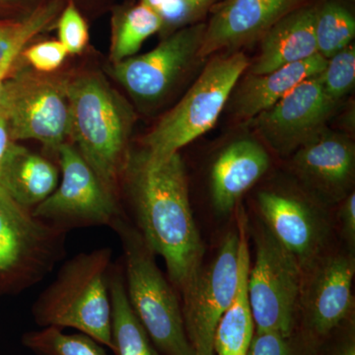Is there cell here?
I'll return each instance as SVG.
<instances>
[{"label": "cell", "mask_w": 355, "mask_h": 355, "mask_svg": "<svg viewBox=\"0 0 355 355\" xmlns=\"http://www.w3.org/2000/svg\"><path fill=\"white\" fill-rule=\"evenodd\" d=\"M121 177L133 225L154 254L164 260L168 279L180 297L207 254L191 209L183 159L178 153L155 160L142 149L128 154Z\"/></svg>", "instance_id": "obj_1"}, {"label": "cell", "mask_w": 355, "mask_h": 355, "mask_svg": "<svg viewBox=\"0 0 355 355\" xmlns=\"http://www.w3.org/2000/svg\"><path fill=\"white\" fill-rule=\"evenodd\" d=\"M112 258L110 248H100L65 261L33 305L36 323L43 328L76 329L112 349Z\"/></svg>", "instance_id": "obj_2"}, {"label": "cell", "mask_w": 355, "mask_h": 355, "mask_svg": "<svg viewBox=\"0 0 355 355\" xmlns=\"http://www.w3.org/2000/svg\"><path fill=\"white\" fill-rule=\"evenodd\" d=\"M70 135L103 186L116 197L127 161L132 114L120 96L97 74L69 80Z\"/></svg>", "instance_id": "obj_3"}, {"label": "cell", "mask_w": 355, "mask_h": 355, "mask_svg": "<svg viewBox=\"0 0 355 355\" xmlns=\"http://www.w3.org/2000/svg\"><path fill=\"white\" fill-rule=\"evenodd\" d=\"M110 227L123 248L128 301L156 349L162 355H195L184 329L179 294L159 268L155 254L123 214Z\"/></svg>", "instance_id": "obj_4"}, {"label": "cell", "mask_w": 355, "mask_h": 355, "mask_svg": "<svg viewBox=\"0 0 355 355\" xmlns=\"http://www.w3.org/2000/svg\"><path fill=\"white\" fill-rule=\"evenodd\" d=\"M249 64L239 51L212 58L181 101L144 137L147 155L169 157L211 130Z\"/></svg>", "instance_id": "obj_5"}, {"label": "cell", "mask_w": 355, "mask_h": 355, "mask_svg": "<svg viewBox=\"0 0 355 355\" xmlns=\"http://www.w3.org/2000/svg\"><path fill=\"white\" fill-rule=\"evenodd\" d=\"M248 233L254 246L248 277L254 331L291 336L298 329L301 266L258 217H248Z\"/></svg>", "instance_id": "obj_6"}, {"label": "cell", "mask_w": 355, "mask_h": 355, "mask_svg": "<svg viewBox=\"0 0 355 355\" xmlns=\"http://www.w3.org/2000/svg\"><path fill=\"white\" fill-rule=\"evenodd\" d=\"M301 270L297 330L318 345L354 318L355 252L336 240Z\"/></svg>", "instance_id": "obj_7"}, {"label": "cell", "mask_w": 355, "mask_h": 355, "mask_svg": "<svg viewBox=\"0 0 355 355\" xmlns=\"http://www.w3.org/2000/svg\"><path fill=\"white\" fill-rule=\"evenodd\" d=\"M67 233L0 186V282L16 289L36 286L64 258Z\"/></svg>", "instance_id": "obj_8"}, {"label": "cell", "mask_w": 355, "mask_h": 355, "mask_svg": "<svg viewBox=\"0 0 355 355\" xmlns=\"http://www.w3.org/2000/svg\"><path fill=\"white\" fill-rule=\"evenodd\" d=\"M237 221L222 236L210 258L181 294L184 329L195 355H214L217 324L234 298L239 273Z\"/></svg>", "instance_id": "obj_9"}, {"label": "cell", "mask_w": 355, "mask_h": 355, "mask_svg": "<svg viewBox=\"0 0 355 355\" xmlns=\"http://www.w3.org/2000/svg\"><path fill=\"white\" fill-rule=\"evenodd\" d=\"M57 153L62 179L33 214L67 232L91 226L110 227L121 214L116 197L103 186L76 146L64 142Z\"/></svg>", "instance_id": "obj_10"}, {"label": "cell", "mask_w": 355, "mask_h": 355, "mask_svg": "<svg viewBox=\"0 0 355 355\" xmlns=\"http://www.w3.org/2000/svg\"><path fill=\"white\" fill-rule=\"evenodd\" d=\"M64 79L23 73L6 80L1 105L11 139H33L57 151L70 135V105Z\"/></svg>", "instance_id": "obj_11"}, {"label": "cell", "mask_w": 355, "mask_h": 355, "mask_svg": "<svg viewBox=\"0 0 355 355\" xmlns=\"http://www.w3.org/2000/svg\"><path fill=\"white\" fill-rule=\"evenodd\" d=\"M256 200L258 218L295 257L301 268L338 240L328 205L309 193L265 189Z\"/></svg>", "instance_id": "obj_12"}, {"label": "cell", "mask_w": 355, "mask_h": 355, "mask_svg": "<svg viewBox=\"0 0 355 355\" xmlns=\"http://www.w3.org/2000/svg\"><path fill=\"white\" fill-rule=\"evenodd\" d=\"M205 27L207 24L198 23L182 28L154 50L114 62L112 74L135 99L157 101L198 58Z\"/></svg>", "instance_id": "obj_13"}, {"label": "cell", "mask_w": 355, "mask_h": 355, "mask_svg": "<svg viewBox=\"0 0 355 355\" xmlns=\"http://www.w3.org/2000/svg\"><path fill=\"white\" fill-rule=\"evenodd\" d=\"M335 106L317 76L299 84L254 121L270 146L287 154L320 132Z\"/></svg>", "instance_id": "obj_14"}, {"label": "cell", "mask_w": 355, "mask_h": 355, "mask_svg": "<svg viewBox=\"0 0 355 355\" xmlns=\"http://www.w3.org/2000/svg\"><path fill=\"white\" fill-rule=\"evenodd\" d=\"M291 166L307 193L328 207L335 205L352 193L354 144L343 135L322 128L296 149Z\"/></svg>", "instance_id": "obj_15"}, {"label": "cell", "mask_w": 355, "mask_h": 355, "mask_svg": "<svg viewBox=\"0 0 355 355\" xmlns=\"http://www.w3.org/2000/svg\"><path fill=\"white\" fill-rule=\"evenodd\" d=\"M302 0H224L205 27L198 58L251 43Z\"/></svg>", "instance_id": "obj_16"}, {"label": "cell", "mask_w": 355, "mask_h": 355, "mask_svg": "<svg viewBox=\"0 0 355 355\" xmlns=\"http://www.w3.org/2000/svg\"><path fill=\"white\" fill-rule=\"evenodd\" d=\"M270 157L253 139L235 140L218 154L210 168V200L222 219L235 214L243 196L265 176Z\"/></svg>", "instance_id": "obj_17"}, {"label": "cell", "mask_w": 355, "mask_h": 355, "mask_svg": "<svg viewBox=\"0 0 355 355\" xmlns=\"http://www.w3.org/2000/svg\"><path fill=\"white\" fill-rule=\"evenodd\" d=\"M317 7L294 8L263 34L261 53L250 74L261 76L318 53L315 38Z\"/></svg>", "instance_id": "obj_18"}, {"label": "cell", "mask_w": 355, "mask_h": 355, "mask_svg": "<svg viewBox=\"0 0 355 355\" xmlns=\"http://www.w3.org/2000/svg\"><path fill=\"white\" fill-rule=\"evenodd\" d=\"M239 229V273L234 298L222 315L214 336V354L248 355L254 335V322L249 293L250 259L248 216L242 207L235 212Z\"/></svg>", "instance_id": "obj_19"}, {"label": "cell", "mask_w": 355, "mask_h": 355, "mask_svg": "<svg viewBox=\"0 0 355 355\" xmlns=\"http://www.w3.org/2000/svg\"><path fill=\"white\" fill-rule=\"evenodd\" d=\"M327 62L320 53L308 60L272 70L261 76L250 74L236 93L235 113L239 118L254 119L272 107L299 84L319 76Z\"/></svg>", "instance_id": "obj_20"}, {"label": "cell", "mask_w": 355, "mask_h": 355, "mask_svg": "<svg viewBox=\"0 0 355 355\" xmlns=\"http://www.w3.org/2000/svg\"><path fill=\"white\" fill-rule=\"evenodd\" d=\"M58 182L53 163L13 142L0 170V186L16 202L33 210L50 197Z\"/></svg>", "instance_id": "obj_21"}, {"label": "cell", "mask_w": 355, "mask_h": 355, "mask_svg": "<svg viewBox=\"0 0 355 355\" xmlns=\"http://www.w3.org/2000/svg\"><path fill=\"white\" fill-rule=\"evenodd\" d=\"M112 350L116 355H162L132 310L125 291L123 265H113L109 280Z\"/></svg>", "instance_id": "obj_22"}, {"label": "cell", "mask_w": 355, "mask_h": 355, "mask_svg": "<svg viewBox=\"0 0 355 355\" xmlns=\"http://www.w3.org/2000/svg\"><path fill=\"white\" fill-rule=\"evenodd\" d=\"M161 29L162 20L157 12L141 2L114 14L111 44L114 64L133 57L144 42Z\"/></svg>", "instance_id": "obj_23"}, {"label": "cell", "mask_w": 355, "mask_h": 355, "mask_svg": "<svg viewBox=\"0 0 355 355\" xmlns=\"http://www.w3.org/2000/svg\"><path fill=\"white\" fill-rule=\"evenodd\" d=\"M355 36L354 15L336 2L317 7L315 38L318 53L329 60L350 46Z\"/></svg>", "instance_id": "obj_24"}, {"label": "cell", "mask_w": 355, "mask_h": 355, "mask_svg": "<svg viewBox=\"0 0 355 355\" xmlns=\"http://www.w3.org/2000/svg\"><path fill=\"white\" fill-rule=\"evenodd\" d=\"M22 342L35 355H108L94 338L83 333L69 335L55 327L28 331Z\"/></svg>", "instance_id": "obj_25"}, {"label": "cell", "mask_w": 355, "mask_h": 355, "mask_svg": "<svg viewBox=\"0 0 355 355\" xmlns=\"http://www.w3.org/2000/svg\"><path fill=\"white\" fill-rule=\"evenodd\" d=\"M60 0H48L20 20L0 21V64L46 29L60 12Z\"/></svg>", "instance_id": "obj_26"}, {"label": "cell", "mask_w": 355, "mask_h": 355, "mask_svg": "<svg viewBox=\"0 0 355 355\" xmlns=\"http://www.w3.org/2000/svg\"><path fill=\"white\" fill-rule=\"evenodd\" d=\"M319 79L324 93L335 104L350 92L355 83L354 46H349L329 58Z\"/></svg>", "instance_id": "obj_27"}, {"label": "cell", "mask_w": 355, "mask_h": 355, "mask_svg": "<svg viewBox=\"0 0 355 355\" xmlns=\"http://www.w3.org/2000/svg\"><path fill=\"white\" fill-rule=\"evenodd\" d=\"M316 345L298 330L291 336L275 331H254L248 355H304Z\"/></svg>", "instance_id": "obj_28"}, {"label": "cell", "mask_w": 355, "mask_h": 355, "mask_svg": "<svg viewBox=\"0 0 355 355\" xmlns=\"http://www.w3.org/2000/svg\"><path fill=\"white\" fill-rule=\"evenodd\" d=\"M60 42L69 55L83 53L88 43V27L73 0H69L58 23Z\"/></svg>", "instance_id": "obj_29"}, {"label": "cell", "mask_w": 355, "mask_h": 355, "mask_svg": "<svg viewBox=\"0 0 355 355\" xmlns=\"http://www.w3.org/2000/svg\"><path fill=\"white\" fill-rule=\"evenodd\" d=\"M67 50L60 41H48L34 44L24 51L27 62L37 71L51 72L64 64Z\"/></svg>", "instance_id": "obj_30"}, {"label": "cell", "mask_w": 355, "mask_h": 355, "mask_svg": "<svg viewBox=\"0 0 355 355\" xmlns=\"http://www.w3.org/2000/svg\"><path fill=\"white\" fill-rule=\"evenodd\" d=\"M340 203L334 216L338 241L355 252V193L352 191Z\"/></svg>", "instance_id": "obj_31"}, {"label": "cell", "mask_w": 355, "mask_h": 355, "mask_svg": "<svg viewBox=\"0 0 355 355\" xmlns=\"http://www.w3.org/2000/svg\"><path fill=\"white\" fill-rule=\"evenodd\" d=\"M156 12L162 20V29L182 27L200 17L188 0H167Z\"/></svg>", "instance_id": "obj_32"}, {"label": "cell", "mask_w": 355, "mask_h": 355, "mask_svg": "<svg viewBox=\"0 0 355 355\" xmlns=\"http://www.w3.org/2000/svg\"><path fill=\"white\" fill-rule=\"evenodd\" d=\"M340 336L331 343L326 355H355V333L354 318L338 328Z\"/></svg>", "instance_id": "obj_33"}, {"label": "cell", "mask_w": 355, "mask_h": 355, "mask_svg": "<svg viewBox=\"0 0 355 355\" xmlns=\"http://www.w3.org/2000/svg\"><path fill=\"white\" fill-rule=\"evenodd\" d=\"M13 142L11 139L7 114L0 102V170H1L2 165L6 161L7 154H8Z\"/></svg>", "instance_id": "obj_34"}, {"label": "cell", "mask_w": 355, "mask_h": 355, "mask_svg": "<svg viewBox=\"0 0 355 355\" xmlns=\"http://www.w3.org/2000/svg\"><path fill=\"white\" fill-rule=\"evenodd\" d=\"M21 51H14L0 64V102H1L2 94H3L4 85H6L7 80L6 77L8 76L11 67H12L14 62H15L16 58L20 55Z\"/></svg>", "instance_id": "obj_35"}, {"label": "cell", "mask_w": 355, "mask_h": 355, "mask_svg": "<svg viewBox=\"0 0 355 355\" xmlns=\"http://www.w3.org/2000/svg\"><path fill=\"white\" fill-rule=\"evenodd\" d=\"M189 3L193 7L198 16L202 15L203 12L209 9V7L214 3L216 0H188Z\"/></svg>", "instance_id": "obj_36"}, {"label": "cell", "mask_w": 355, "mask_h": 355, "mask_svg": "<svg viewBox=\"0 0 355 355\" xmlns=\"http://www.w3.org/2000/svg\"><path fill=\"white\" fill-rule=\"evenodd\" d=\"M28 4H32L34 7H38L41 4H36V0H0V6H24Z\"/></svg>", "instance_id": "obj_37"}, {"label": "cell", "mask_w": 355, "mask_h": 355, "mask_svg": "<svg viewBox=\"0 0 355 355\" xmlns=\"http://www.w3.org/2000/svg\"><path fill=\"white\" fill-rule=\"evenodd\" d=\"M166 1L167 0H140L141 3L146 4V6L150 7L151 9L155 11H157Z\"/></svg>", "instance_id": "obj_38"}]
</instances>
